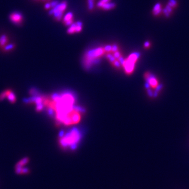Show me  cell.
I'll return each mask as SVG.
<instances>
[{
	"instance_id": "19",
	"label": "cell",
	"mask_w": 189,
	"mask_h": 189,
	"mask_svg": "<svg viewBox=\"0 0 189 189\" xmlns=\"http://www.w3.org/2000/svg\"><path fill=\"white\" fill-rule=\"evenodd\" d=\"M51 3L50 2H47L46 3H45V4L44 5V9L45 10H48V9H50L51 8Z\"/></svg>"
},
{
	"instance_id": "25",
	"label": "cell",
	"mask_w": 189,
	"mask_h": 189,
	"mask_svg": "<svg viewBox=\"0 0 189 189\" xmlns=\"http://www.w3.org/2000/svg\"><path fill=\"white\" fill-rule=\"evenodd\" d=\"M41 1H42V2H46V1H47V0H41Z\"/></svg>"
},
{
	"instance_id": "21",
	"label": "cell",
	"mask_w": 189,
	"mask_h": 189,
	"mask_svg": "<svg viewBox=\"0 0 189 189\" xmlns=\"http://www.w3.org/2000/svg\"><path fill=\"white\" fill-rule=\"evenodd\" d=\"M82 26H80L76 25V33H80L82 31Z\"/></svg>"
},
{
	"instance_id": "2",
	"label": "cell",
	"mask_w": 189,
	"mask_h": 189,
	"mask_svg": "<svg viewBox=\"0 0 189 189\" xmlns=\"http://www.w3.org/2000/svg\"><path fill=\"white\" fill-rule=\"evenodd\" d=\"M106 53L104 47H99L87 51L85 53L83 59L84 67L86 69L90 68L94 64L98 62Z\"/></svg>"
},
{
	"instance_id": "18",
	"label": "cell",
	"mask_w": 189,
	"mask_h": 189,
	"mask_svg": "<svg viewBox=\"0 0 189 189\" xmlns=\"http://www.w3.org/2000/svg\"><path fill=\"white\" fill-rule=\"evenodd\" d=\"M73 23H74V20L72 19V20H71L67 21V22L64 23V24H65V25L66 26H70Z\"/></svg>"
},
{
	"instance_id": "20",
	"label": "cell",
	"mask_w": 189,
	"mask_h": 189,
	"mask_svg": "<svg viewBox=\"0 0 189 189\" xmlns=\"http://www.w3.org/2000/svg\"><path fill=\"white\" fill-rule=\"evenodd\" d=\"M7 97V95H6V93L4 91V92L1 93V94H0V101H2L3 100L5 97Z\"/></svg>"
},
{
	"instance_id": "6",
	"label": "cell",
	"mask_w": 189,
	"mask_h": 189,
	"mask_svg": "<svg viewBox=\"0 0 189 189\" xmlns=\"http://www.w3.org/2000/svg\"><path fill=\"white\" fill-rule=\"evenodd\" d=\"M10 21L16 26H21L24 22V16L22 13L18 11L11 13L9 16Z\"/></svg>"
},
{
	"instance_id": "24",
	"label": "cell",
	"mask_w": 189,
	"mask_h": 189,
	"mask_svg": "<svg viewBox=\"0 0 189 189\" xmlns=\"http://www.w3.org/2000/svg\"><path fill=\"white\" fill-rule=\"evenodd\" d=\"M100 1L102 3H105L110 2V1L111 0H100Z\"/></svg>"
},
{
	"instance_id": "11",
	"label": "cell",
	"mask_w": 189,
	"mask_h": 189,
	"mask_svg": "<svg viewBox=\"0 0 189 189\" xmlns=\"http://www.w3.org/2000/svg\"><path fill=\"white\" fill-rule=\"evenodd\" d=\"M116 7V4L111 2H108L103 3L101 8L104 10H109L114 9Z\"/></svg>"
},
{
	"instance_id": "4",
	"label": "cell",
	"mask_w": 189,
	"mask_h": 189,
	"mask_svg": "<svg viewBox=\"0 0 189 189\" xmlns=\"http://www.w3.org/2000/svg\"><path fill=\"white\" fill-rule=\"evenodd\" d=\"M67 7V3L66 1L58 3L55 7L53 8L50 11L49 14L53 15L55 19L57 21H60L62 19L63 13Z\"/></svg>"
},
{
	"instance_id": "23",
	"label": "cell",
	"mask_w": 189,
	"mask_h": 189,
	"mask_svg": "<svg viewBox=\"0 0 189 189\" xmlns=\"http://www.w3.org/2000/svg\"><path fill=\"white\" fill-rule=\"evenodd\" d=\"M76 25H77V26H83V23L81 21H77L76 23Z\"/></svg>"
},
{
	"instance_id": "16",
	"label": "cell",
	"mask_w": 189,
	"mask_h": 189,
	"mask_svg": "<svg viewBox=\"0 0 189 189\" xmlns=\"http://www.w3.org/2000/svg\"><path fill=\"white\" fill-rule=\"evenodd\" d=\"M170 6H171L172 8H175L176 5V2L175 0H170L169 3L168 4Z\"/></svg>"
},
{
	"instance_id": "26",
	"label": "cell",
	"mask_w": 189,
	"mask_h": 189,
	"mask_svg": "<svg viewBox=\"0 0 189 189\" xmlns=\"http://www.w3.org/2000/svg\"><path fill=\"white\" fill-rule=\"evenodd\" d=\"M36 1H37V2H40V1H41V0H36Z\"/></svg>"
},
{
	"instance_id": "8",
	"label": "cell",
	"mask_w": 189,
	"mask_h": 189,
	"mask_svg": "<svg viewBox=\"0 0 189 189\" xmlns=\"http://www.w3.org/2000/svg\"><path fill=\"white\" fill-rule=\"evenodd\" d=\"M9 38L7 34H2L0 36V48H2L9 44Z\"/></svg>"
},
{
	"instance_id": "13",
	"label": "cell",
	"mask_w": 189,
	"mask_h": 189,
	"mask_svg": "<svg viewBox=\"0 0 189 189\" xmlns=\"http://www.w3.org/2000/svg\"><path fill=\"white\" fill-rule=\"evenodd\" d=\"M76 23H73L70 26V27L67 29V32L69 34H72L75 33H76Z\"/></svg>"
},
{
	"instance_id": "3",
	"label": "cell",
	"mask_w": 189,
	"mask_h": 189,
	"mask_svg": "<svg viewBox=\"0 0 189 189\" xmlns=\"http://www.w3.org/2000/svg\"><path fill=\"white\" fill-rule=\"evenodd\" d=\"M140 57V54L133 53L126 59H124L121 63V66L123 67L125 72L128 75H131L135 70V65Z\"/></svg>"
},
{
	"instance_id": "14",
	"label": "cell",
	"mask_w": 189,
	"mask_h": 189,
	"mask_svg": "<svg viewBox=\"0 0 189 189\" xmlns=\"http://www.w3.org/2000/svg\"><path fill=\"white\" fill-rule=\"evenodd\" d=\"M73 17H74V15H73V13L72 12H69V13L66 14V15L64 16L63 19V22L65 23L68 21L72 20Z\"/></svg>"
},
{
	"instance_id": "28",
	"label": "cell",
	"mask_w": 189,
	"mask_h": 189,
	"mask_svg": "<svg viewBox=\"0 0 189 189\" xmlns=\"http://www.w3.org/2000/svg\"><path fill=\"white\" fill-rule=\"evenodd\" d=\"M34 1H36V0H34Z\"/></svg>"
},
{
	"instance_id": "7",
	"label": "cell",
	"mask_w": 189,
	"mask_h": 189,
	"mask_svg": "<svg viewBox=\"0 0 189 189\" xmlns=\"http://www.w3.org/2000/svg\"><path fill=\"white\" fill-rule=\"evenodd\" d=\"M144 77L145 80L147 81L148 87H150L153 89L158 88V86H159V84H158V82L156 78L154 76L152 75L150 72H147L145 73Z\"/></svg>"
},
{
	"instance_id": "15",
	"label": "cell",
	"mask_w": 189,
	"mask_h": 189,
	"mask_svg": "<svg viewBox=\"0 0 189 189\" xmlns=\"http://www.w3.org/2000/svg\"><path fill=\"white\" fill-rule=\"evenodd\" d=\"M88 9L90 11H92L94 8V0H87Z\"/></svg>"
},
{
	"instance_id": "22",
	"label": "cell",
	"mask_w": 189,
	"mask_h": 189,
	"mask_svg": "<svg viewBox=\"0 0 189 189\" xmlns=\"http://www.w3.org/2000/svg\"><path fill=\"white\" fill-rule=\"evenodd\" d=\"M150 43L149 41H147V42H145L144 43V46L145 48H149L150 47Z\"/></svg>"
},
{
	"instance_id": "9",
	"label": "cell",
	"mask_w": 189,
	"mask_h": 189,
	"mask_svg": "<svg viewBox=\"0 0 189 189\" xmlns=\"http://www.w3.org/2000/svg\"><path fill=\"white\" fill-rule=\"evenodd\" d=\"M5 92L6 93V95H7V97H8V99L11 103H13L16 101V99L15 96L11 90L10 89L7 90L5 91Z\"/></svg>"
},
{
	"instance_id": "1",
	"label": "cell",
	"mask_w": 189,
	"mask_h": 189,
	"mask_svg": "<svg viewBox=\"0 0 189 189\" xmlns=\"http://www.w3.org/2000/svg\"><path fill=\"white\" fill-rule=\"evenodd\" d=\"M81 139L80 132L74 129L59 136V146L64 150H75Z\"/></svg>"
},
{
	"instance_id": "5",
	"label": "cell",
	"mask_w": 189,
	"mask_h": 189,
	"mask_svg": "<svg viewBox=\"0 0 189 189\" xmlns=\"http://www.w3.org/2000/svg\"><path fill=\"white\" fill-rule=\"evenodd\" d=\"M29 159L28 157H25L18 162L15 166V171L17 174L24 175L27 174L30 172L28 168L25 166L29 162Z\"/></svg>"
},
{
	"instance_id": "12",
	"label": "cell",
	"mask_w": 189,
	"mask_h": 189,
	"mask_svg": "<svg viewBox=\"0 0 189 189\" xmlns=\"http://www.w3.org/2000/svg\"><path fill=\"white\" fill-rule=\"evenodd\" d=\"M161 11V9L160 4L157 3L154 7L153 10H152V13H153V14L155 15H158L160 13Z\"/></svg>"
},
{
	"instance_id": "17",
	"label": "cell",
	"mask_w": 189,
	"mask_h": 189,
	"mask_svg": "<svg viewBox=\"0 0 189 189\" xmlns=\"http://www.w3.org/2000/svg\"><path fill=\"white\" fill-rule=\"evenodd\" d=\"M51 5V7L52 8H53L54 7H55L59 3V2L57 0H55V1H52L50 2Z\"/></svg>"
},
{
	"instance_id": "27",
	"label": "cell",
	"mask_w": 189,
	"mask_h": 189,
	"mask_svg": "<svg viewBox=\"0 0 189 189\" xmlns=\"http://www.w3.org/2000/svg\"><path fill=\"white\" fill-rule=\"evenodd\" d=\"M47 1H51V0H47Z\"/></svg>"
},
{
	"instance_id": "10",
	"label": "cell",
	"mask_w": 189,
	"mask_h": 189,
	"mask_svg": "<svg viewBox=\"0 0 189 189\" xmlns=\"http://www.w3.org/2000/svg\"><path fill=\"white\" fill-rule=\"evenodd\" d=\"M16 47V44L15 43L8 44L2 48V51L5 53H8L11 51H13Z\"/></svg>"
}]
</instances>
